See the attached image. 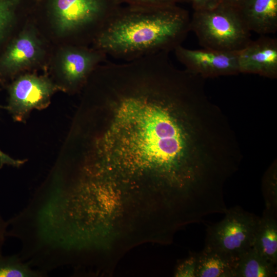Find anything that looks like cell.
<instances>
[{
    "label": "cell",
    "instance_id": "cell-1",
    "mask_svg": "<svg viewBox=\"0 0 277 277\" xmlns=\"http://www.w3.org/2000/svg\"><path fill=\"white\" fill-rule=\"evenodd\" d=\"M87 165L105 180L151 177L169 199H199L224 167L222 133L202 79L161 52L102 64Z\"/></svg>",
    "mask_w": 277,
    "mask_h": 277
},
{
    "label": "cell",
    "instance_id": "cell-2",
    "mask_svg": "<svg viewBox=\"0 0 277 277\" xmlns=\"http://www.w3.org/2000/svg\"><path fill=\"white\" fill-rule=\"evenodd\" d=\"M190 31L187 11L173 5L131 6L112 14L93 41L94 48L130 61L174 51Z\"/></svg>",
    "mask_w": 277,
    "mask_h": 277
},
{
    "label": "cell",
    "instance_id": "cell-3",
    "mask_svg": "<svg viewBox=\"0 0 277 277\" xmlns=\"http://www.w3.org/2000/svg\"><path fill=\"white\" fill-rule=\"evenodd\" d=\"M190 31L203 48L239 51L251 41V31L238 7L221 3L214 8L194 11Z\"/></svg>",
    "mask_w": 277,
    "mask_h": 277
},
{
    "label": "cell",
    "instance_id": "cell-4",
    "mask_svg": "<svg viewBox=\"0 0 277 277\" xmlns=\"http://www.w3.org/2000/svg\"><path fill=\"white\" fill-rule=\"evenodd\" d=\"M224 214L222 221L208 225L204 248L238 261L252 247L260 217L238 206L228 209Z\"/></svg>",
    "mask_w": 277,
    "mask_h": 277
},
{
    "label": "cell",
    "instance_id": "cell-5",
    "mask_svg": "<svg viewBox=\"0 0 277 277\" xmlns=\"http://www.w3.org/2000/svg\"><path fill=\"white\" fill-rule=\"evenodd\" d=\"M117 8L113 0H53L52 10L56 30L67 34L92 27L100 32Z\"/></svg>",
    "mask_w": 277,
    "mask_h": 277
},
{
    "label": "cell",
    "instance_id": "cell-6",
    "mask_svg": "<svg viewBox=\"0 0 277 277\" xmlns=\"http://www.w3.org/2000/svg\"><path fill=\"white\" fill-rule=\"evenodd\" d=\"M58 89L47 77L34 74L21 75L8 87L6 108L15 120L22 121L33 109L47 107L51 96Z\"/></svg>",
    "mask_w": 277,
    "mask_h": 277
},
{
    "label": "cell",
    "instance_id": "cell-7",
    "mask_svg": "<svg viewBox=\"0 0 277 277\" xmlns=\"http://www.w3.org/2000/svg\"><path fill=\"white\" fill-rule=\"evenodd\" d=\"M173 51L186 70L203 78L240 73L238 51H221L206 48L190 49L182 45Z\"/></svg>",
    "mask_w": 277,
    "mask_h": 277
},
{
    "label": "cell",
    "instance_id": "cell-8",
    "mask_svg": "<svg viewBox=\"0 0 277 277\" xmlns=\"http://www.w3.org/2000/svg\"><path fill=\"white\" fill-rule=\"evenodd\" d=\"M107 55L93 47L72 46L65 50L60 57V74L66 84L75 90L86 85L90 76Z\"/></svg>",
    "mask_w": 277,
    "mask_h": 277
},
{
    "label": "cell",
    "instance_id": "cell-9",
    "mask_svg": "<svg viewBox=\"0 0 277 277\" xmlns=\"http://www.w3.org/2000/svg\"><path fill=\"white\" fill-rule=\"evenodd\" d=\"M43 55L42 44L35 31L25 29L10 43L0 57V76H12L34 65Z\"/></svg>",
    "mask_w": 277,
    "mask_h": 277
},
{
    "label": "cell",
    "instance_id": "cell-10",
    "mask_svg": "<svg viewBox=\"0 0 277 277\" xmlns=\"http://www.w3.org/2000/svg\"><path fill=\"white\" fill-rule=\"evenodd\" d=\"M239 72L257 74L275 78L277 76V39L261 35L251 40L238 52Z\"/></svg>",
    "mask_w": 277,
    "mask_h": 277
},
{
    "label": "cell",
    "instance_id": "cell-11",
    "mask_svg": "<svg viewBox=\"0 0 277 277\" xmlns=\"http://www.w3.org/2000/svg\"><path fill=\"white\" fill-rule=\"evenodd\" d=\"M249 30L260 35L277 31V0H244L239 7Z\"/></svg>",
    "mask_w": 277,
    "mask_h": 277
},
{
    "label": "cell",
    "instance_id": "cell-12",
    "mask_svg": "<svg viewBox=\"0 0 277 277\" xmlns=\"http://www.w3.org/2000/svg\"><path fill=\"white\" fill-rule=\"evenodd\" d=\"M277 211L265 209L260 217L252 247L266 259L277 263Z\"/></svg>",
    "mask_w": 277,
    "mask_h": 277
},
{
    "label": "cell",
    "instance_id": "cell-13",
    "mask_svg": "<svg viewBox=\"0 0 277 277\" xmlns=\"http://www.w3.org/2000/svg\"><path fill=\"white\" fill-rule=\"evenodd\" d=\"M196 258L195 277H234L238 261L205 248Z\"/></svg>",
    "mask_w": 277,
    "mask_h": 277
},
{
    "label": "cell",
    "instance_id": "cell-14",
    "mask_svg": "<svg viewBox=\"0 0 277 277\" xmlns=\"http://www.w3.org/2000/svg\"><path fill=\"white\" fill-rule=\"evenodd\" d=\"M276 275V265L252 247L239 256L234 270V277H273Z\"/></svg>",
    "mask_w": 277,
    "mask_h": 277
},
{
    "label": "cell",
    "instance_id": "cell-15",
    "mask_svg": "<svg viewBox=\"0 0 277 277\" xmlns=\"http://www.w3.org/2000/svg\"><path fill=\"white\" fill-rule=\"evenodd\" d=\"M35 275V273L16 257H4L0 255V277L34 276Z\"/></svg>",
    "mask_w": 277,
    "mask_h": 277
},
{
    "label": "cell",
    "instance_id": "cell-16",
    "mask_svg": "<svg viewBox=\"0 0 277 277\" xmlns=\"http://www.w3.org/2000/svg\"><path fill=\"white\" fill-rule=\"evenodd\" d=\"M21 0H0V43L14 23L16 9Z\"/></svg>",
    "mask_w": 277,
    "mask_h": 277
},
{
    "label": "cell",
    "instance_id": "cell-17",
    "mask_svg": "<svg viewBox=\"0 0 277 277\" xmlns=\"http://www.w3.org/2000/svg\"><path fill=\"white\" fill-rule=\"evenodd\" d=\"M276 173L274 169L267 175L266 184L263 187V194L265 200L266 209L277 211V192Z\"/></svg>",
    "mask_w": 277,
    "mask_h": 277
},
{
    "label": "cell",
    "instance_id": "cell-18",
    "mask_svg": "<svg viewBox=\"0 0 277 277\" xmlns=\"http://www.w3.org/2000/svg\"><path fill=\"white\" fill-rule=\"evenodd\" d=\"M196 263L197 258L196 253L190 256L179 266L175 276L195 277Z\"/></svg>",
    "mask_w": 277,
    "mask_h": 277
},
{
    "label": "cell",
    "instance_id": "cell-19",
    "mask_svg": "<svg viewBox=\"0 0 277 277\" xmlns=\"http://www.w3.org/2000/svg\"><path fill=\"white\" fill-rule=\"evenodd\" d=\"M131 6H156L173 5L181 0H125Z\"/></svg>",
    "mask_w": 277,
    "mask_h": 277
},
{
    "label": "cell",
    "instance_id": "cell-20",
    "mask_svg": "<svg viewBox=\"0 0 277 277\" xmlns=\"http://www.w3.org/2000/svg\"><path fill=\"white\" fill-rule=\"evenodd\" d=\"M192 6L194 11L209 9L215 7L222 0H187Z\"/></svg>",
    "mask_w": 277,
    "mask_h": 277
},
{
    "label": "cell",
    "instance_id": "cell-21",
    "mask_svg": "<svg viewBox=\"0 0 277 277\" xmlns=\"http://www.w3.org/2000/svg\"><path fill=\"white\" fill-rule=\"evenodd\" d=\"M24 163V161L14 159L0 149V167H2L4 165L19 167Z\"/></svg>",
    "mask_w": 277,
    "mask_h": 277
},
{
    "label": "cell",
    "instance_id": "cell-22",
    "mask_svg": "<svg viewBox=\"0 0 277 277\" xmlns=\"http://www.w3.org/2000/svg\"><path fill=\"white\" fill-rule=\"evenodd\" d=\"M6 224L4 223L0 216V255H1V247L4 241V236L6 233Z\"/></svg>",
    "mask_w": 277,
    "mask_h": 277
},
{
    "label": "cell",
    "instance_id": "cell-23",
    "mask_svg": "<svg viewBox=\"0 0 277 277\" xmlns=\"http://www.w3.org/2000/svg\"><path fill=\"white\" fill-rule=\"evenodd\" d=\"M244 0H222V2L239 7Z\"/></svg>",
    "mask_w": 277,
    "mask_h": 277
}]
</instances>
